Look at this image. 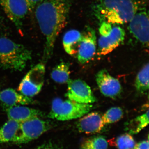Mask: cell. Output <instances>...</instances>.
<instances>
[{
    "label": "cell",
    "instance_id": "6da1fadb",
    "mask_svg": "<svg viewBox=\"0 0 149 149\" xmlns=\"http://www.w3.org/2000/svg\"><path fill=\"white\" fill-rule=\"evenodd\" d=\"M70 7V0H42L34 10L45 37L44 60L46 61L52 56L56 39L67 24Z\"/></svg>",
    "mask_w": 149,
    "mask_h": 149
},
{
    "label": "cell",
    "instance_id": "7a4b0ae2",
    "mask_svg": "<svg viewBox=\"0 0 149 149\" xmlns=\"http://www.w3.org/2000/svg\"><path fill=\"white\" fill-rule=\"evenodd\" d=\"M137 0H99L93 8V13L101 22L112 24L128 23L139 10Z\"/></svg>",
    "mask_w": 149,
    "mask_h": 149
},
{
    "label": "cell",
    "instance_id": "3957f363",
    "mask_svg": "<svg viewBox=\"0 0 149 149\" xmlns=\"http://www.w3.org/2000/svg\"><path fill=\"white\" fill-rule=\"evenodd\" d=\"M32 58L30 51L6 37L0 38V63L6 69L21 71Z\"/></svg>",
    "mask_w": 149,
    "mask_h": 149
},
{
    "label": "cell",
    "instance_id": "277c9868",
    "mask_svg": "<svg viewBox=\"0 0 149 149\" xmlns=\"http://www.w3.org/2000/svg\"><path fill=\"white\" fill-rule=\"evenodd\" d=\"M91 104L78 103L70 100L56 98L52 102V108L48 117L59 121H67L80 118L92 109Z\"/></svg>",
    "mask_w": 149,
    "mask_h": 149
},
{
    "label": "cell",
    "instance_id": "5b68a950",
    "mask_svg": "<svg viewBox=\"0 0 149 149\" xmlns=\"http://www.w3.org/2000/svg\"><path fill=\"white\" fill-rule=\"evenodd\" d=\"M100 37L98 41V55L110 53L120 45L125 39L124 29L119 26L102 22L99 29Z\"/></svg>",
    "mask_w": 149,
    "mask_h": 149
},
{
    "label": "cell",
    "instance_id": "8992f818",
    "mask_svg": "<svg viewBox=\"0 0 149 149\" xmlns=\"http://www.w3.org/2000/svg\"><path fill=\"white\" fill-rule=\"evenodd\" d=\"M52 127L49 121L42 120L40 118L21 123L12 142L17 145L27 143L38 139Z\"/></svg>",
    "mask_w": 149,
    "mask_h": 149
},
{
    "label": "cell",
    "instance_id": "52a82bcc",
    "mask_svg": "<svg viewBox=\"0 0 149 149\" xmlns=\"http://www.w3.org/2000/svg\"><path fill=\"white\" fill-rule=\"evenodd\" d=\"M45 73V67L43 63L35 65L22 79L18 91L23 95L30 98L37 95L44 85Z\"/></svg>",
    "mask_w": 149,
    "mask_h": 149
},
{
    "label": "cell",
    "instance_id": "ba28073f",
    "mask_svg": "<svg viewBox=\"0 0 149 149\" xmlns=\"http://www.w3.org/2000/svg\"><path fill=\"white\" fill-rule=\"evenodd\" d=\"M67 83L65 96L68 100L78 103L91 104L97 100L91 87L83 80L70 79Z\"/></svg>",
    "mask_w": 149,
    "mask_h": 149
},
{
    "label": "cell",
    "instance_id": "9c48e42d",
    "mask_svg": "<svg viewBox=\"0 0 149 149\" xmlns=\"http://www.w3.org/2000/svg\"><path fill=\"white\" fill-rule=\"evenodd\" d=\"M128 29L133 37L148 47L149 41L148 14L146 10H139L129 22Z\"/></svg>",
    "mask_w": 149,
    "mask_h": 149
},
{
    "label": "cell",
    "instance_id": "30bf717a",
    "mask_svg": "<svg viewBox=\"0 0 149 149\" xmlns=\"http://www.w3.org/2000/svg\"><path fill=\"white\" fill-rule=\"evenodd\" d=\"M0 5L6 14L18 29L29 11L26 0H0Z\"/></svg>",
    "mask_w": 149,
    "mask_h": 149
},
{
    "label": "cell",
    "instance_id": "8fae6325",
    "mask_svg": "<svg viewBox=\"0 0 149 149\" xmlns=\"http://www.w3.org/2000/svg\"><path fill=\"white\" fill-rule=\"evenodd\" d=\"M97 37L95 32L90 27H87L82 33V38L77 48V58L82 64L87 63L96 54Z\"/></svg>",
    "mask_w": 149,
    "mask_h": 149
},
{
    "label": "cell",
    "instance_id": "7c38bea8",
    "mask_svg": "<svg viewBox=\"0 0 149 149\" xmlns=\"http://www.w3.org/2000/svg\"><path fill=\"white\" fill-rule=\"evenodd\" d=\"M96 80L100 91L105 97L115 99L121 94L122 87L120 82L107 70L99 71L96 74Z\"/></svg>",
    "mask_w": 149,
    "mask_h": 149
},
{
    "label": "cell",
    "instance_id": "4fadbf2b",
    "mask_svg": "<svg viewBox=\"0 0 149 149\" xmlns=\"http://www.w3.org/2000/svg\"><path fill=\"white\" fill-rule=\"evenodd\" d=\"M104 125L102 116L99 113L93 112L81 117L76 122L78 132L87 134H94L100 132Z\"/></svg>",
    "mask_w": 149,
    "mask_h": 149
},
{
    "label": "cell",
    "instance_id": "5bb4252c",
    "mask_svg": "<svg viewBox=\"0 0 149 149\" xmlns=\"http://www.w3.org/2000/svg\"><path fill=\"white\" fill-rule=\"evenodd\" d=\"M6 111L9 120L19 123L43 116L42 112L40 110L20 105L7 107Z\"/></svg>",
    "mask_w": 149,
    "mask_h": 149
},
{
    "label": "cell",
    "instance_id": "9a60e30c",
    "mask_svg": "<svg viewBox=\"0 0 149 149\" xmlns=\"http://www.w3.org/2000/svg\"><path fill=\"white\" fill-rule=\"evenodd\" d=\"M0 101L7 107L15 106L18 104L29 105L33 102L31 98L23 95L11 88L5 89L0 92Z\"/></svg>",
    "mask_w": 149,
    "mask_h": 149
},
{
    "label": "cell",
    "instance_id": "2e32d148",
    "mask_svg": "<svg viewBox=\"0 0 149 149\" xmlns=\"http://www.w3.org/2000/svg\"><path fill=\"white\" fill-rule=\"evenodd\" d=\"M82 38V33L76 29H71L65 34L63 44L65 52L70 55L77 54V48Z\"/></svg>",
    "mask_w": 149,
    "mask_h": 149
},
{
    "label": "cell",
    "instance_id": "e0dca14e",
    "mask_svg": "<svg viewBox=\"0 0 149 149\" xmlns=\"http://www.w3.org/2000/svg\"><path fill=\"white\" fill-rule=\"evenodd\" d=\"M19 123L9 120L0 127V144L11 142L19 127Z\"/></svg>",
    "mask_w": 149,
    "mask_h": 149
},
{
    "label": "cell",
    "instance_id": "ac0fdd59",
    "mask_svg": "<svg viewBox=\"0 0 149 149\" xmlns=\"http://www.w3.org/2000/svg\"><path fill=\"white\" fill-rule=\"evenodd\" d=\"M70 64L68 63L62 62L54 68L51 72V77L56 83H67L70 79Z\"/></svg>",
    "mask_w": 149,
    "mask_h": 149
},
{
    "label": "cell",
    "instance_id": "d6986e66",
    "mask_svg": "<svg viewBox=\"0 0 149 149\" xmlns=\"http://www.w3.org/2000/svg\"><path fill=\"white\" fill-rule=\"evenodd\" d=\"M149 123V110L130 120L126 125V130L130 135L138 134L146 127Z\"/></svg>",
    "mask_w": 149,
    "mask_h": 149
},
{
    "label": "cell",
    "instance_id": "ffe728a7",
    "mask_svg": "<svg viewBox=\"0 0 149 149\" xmlns=\"http://www.w3.org/2000/svg\"><path fill=\"white\" fill-rule=\"evenodd\" d=\"M149 63L145 65L136 76L135 85L136 91L143 94L149 90Z\"/></svg>",
    "mask_w": 149,
    "mask_h": 149
},
{
    "label": "cell",
    "instance_id": "44dd1931",
    "mask_svg": "<svg viewBox=\"0 0 149 149\" xmlns=\"http://www.w3.org/2000/svg\"><path fill=\"white\" fill-rule=\"evenodd\" d=\"M111 146L117 149H134L136 143L132 135L125 133L108 141Z\"/></svg>",
    "mask_w": 149,
    "mask_h": 149
},
{
    "label": "cell",
    "instance_id": "7402d4cb",
    "mask_svg": "<svg viewBox=\"0 0 149 149\" xmlns=\"http://www.w3.org/2000/svg\"><path fill=\"white\" fill-rule=\"evenodd\" d=\"M108 146V143L104 137L95 136L84 141L81 149H107Z\"/></svg>",
    "mask_w": 149,
    "mask_h": 149
},
{
    "label": "cell",
    "instance_id": "603a6c76",
    "mask_svg": "<svg viewBox=\"0 0 149 149\" xmlns=\"http://www.w3.org/2000/svg\"><path fill=\"white\" fill-rule=\"evenodd\" d=\"M123 114V111L121 108L117 107L111 108L102 116L104 125L118 122L122 118Z\"/></svg>",
    "mask_w": 149,
    "mask_h": 149
},
{
    "label": "cell",
    "instance_id": "cb8c5ba5",
    "mask_svg": "<svg viewBox=\"0 0 149 149\" xmlns=\"http://www.w3.org/2000/svg\"><path fill=\"white\" fill-rule=\"evenodd\" d=\"M34 149H62V147L54 141H49L44 143Z\"/></svg>",
    "mask_w": 149,
    "mask_h": 149
},
{
    "label": "cell",
    "instance_id": "d4e9b609",
    "mask_svg": "<svg viewBox=\"0 0 149 149\" xmlns=\"http://www.w3.org/2000/svg\"><path fill=\"white\" fill-rule=\"evenodd\" d=\"M42 1V0H26L29 7V11L32 12L34 10L36 6Z\"/></svg>",
    "mask_w": 149,
    "mask_h": 149
},
{
    "label": "cell",
    "instance_id": "484cf974",
    "mask_svg": "<svg viewBox=\"0 0 149 149\" xmlns=\"http://www.w3.org/2000/svg\"><path fill=\"white\" fill-rule=\"evenodd\" d=\"M134 149H149L148 140L139 142L136 144Z\"/></svg>",
    "mask_w": 149,
    "mask_h": 149
}]
</instances>
